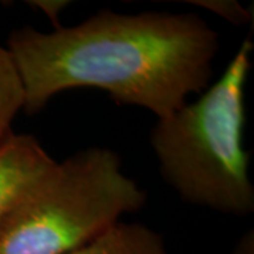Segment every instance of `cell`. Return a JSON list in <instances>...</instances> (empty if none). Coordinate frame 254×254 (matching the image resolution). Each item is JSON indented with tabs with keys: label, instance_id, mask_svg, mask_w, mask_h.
<instances>
[{
	"label": "cell",
	"instance_id": "9",
	"mask_svg": "<svg viewBox=\"0 0 254 254\" xmlns=\"http://www.w3.org/2000/svg\"><path fill=\"white\" fill-rule=\"evenodd\" d=\"M233 254H254V235L253 230H249L237 240Z\"/></svg>",
	"mask_w": 254,
	"mask_h": 254
},
{
	"label": "cell",
	"instance_id": "4",
	"mask_svg": "<svg viewBox=\"0 0 254 254\" xmlns=\"http://www.w3.org/2000/svg\"><path fill=\"white\" fill-rule=\"evenodd\" d=\"M54 163L34 136L10 133L0 140V222Z\"/></svg>",
	"mask_w": 254,
	"mask_h": 254
},
{
	"label": "cell",
	"instance_id": "1",
	"mask_svg": "<svg viewBox=\"0 0 254 254\" xmlns=\"http://www.w3.org/2000/svg\"><path fill=\"white\" fill-rule=\"evenodd\" d=\"M7 50L23 81L28 115L60 92L96 88L164 119L208 86L219 40L192 13L100 10L81 24L51 33L13 30Z\"/></svg>",
	"mask_w": 254,
	"mask_h": 254
},
{
	"label": "cell",
	"instance_id": "8",
	"mask_svg": "<svg viewBox=\"0 0 254 254\" xmlns=\"http://www.w3.org/2000/svg\"><path fill=\"white\" fill-rule=\"evenodd\" d=\"M30 4H33V7H36V9L41 10L47 17L54 23L55 28H57L60 27L58 16L69 4V1H65V0H34V1H30Z\"/></svg>",
	"mask_w": 254,
	"mask_h": 254
},
{
	"label": "cell",
	"instance_id": "2",
	"mask_svg": "<svg viewBox=\"0 0 254 254\" xmlns=\"http://www.w3.org/2000/svg\"><path fill=\"white\" fill-rule=\"evenodd\" d=\"M252 53L253 41L246 38L218 81L195 102L157 119L150 136L164 180L182 200L235 216L254 210L243 148Z\"/></svg>",
	"mask_w": 254,
	"mask_h": 254
},
{
	"label": "cell",
	"instance_id": "3",
	"mask_svg": "<svg viewBox=\"0 0 254 254\" xmlns=\"http://www.w3.org/2000/svg\"><path fill=\"white\" fill-rule=\"evenodd\" d=\"M144 202L115 151L82 150L55 161L10 209L0 222V254L72 253Z\"/></svg>",
	"mask_w": 254,
	"mask_h": 254
},
{
	"label": "cell",
	"instance_id": "6",
	"mask_svg": "<svg viewBox=\"0 0 254 254\" xmlns=\"http://www.w3.org/2000/svg\"><path fill=\"white\" fill-rule=\"evenodd\" d=\"M26 93L16 61L7 47L0 46V140L9 136L11 123L24 110Z\"/></svg>",
	"mask_w": 254,
	"mask_h": 254
},
{
	"label": "cell",
	"instance_id": "7",
	"mask_svg": "<svg viewBox=\"0 0 254 254\" xmlns=\"http://www.w3.org/2000/svg\"><path fill=\"white\" fill-rule=\"evenodd\" d=\"M190 3L218 14L235 26L253 23V7L247 9L235 0H193Z\"/></svg>",
	"mask_w": 254,
	"mask_h": 254
},
{
	"label": "cell",
	"instance_id": "5",
	"mask_svg": "<svg viewBox=\"0 0 254 254\" xmlns=\"http://www.w3.org/2000/svg\"><path fill=\"white\" fill-rule=\"evenodd\" d=\"M69 254H168L160 233L140 223L118 222Z\"/></svg>",
	"mask_w": 254,
	"mask_h": 254
}]
</instances>
